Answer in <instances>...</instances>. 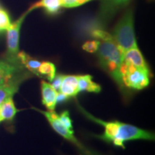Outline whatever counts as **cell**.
<instances>
[{
    "instance_id": "6da1fadb",
    "label": "cell",
    "mask_w": 155,
    "mask_h": 155,
    "mask_svg": "<svg viewBox=\"0 0 155 155\" xmlns=\"http://www.w3.org/2000/svg\"><path fill=\"white\" fill-rule=\"evenodd\" d=\"M78 106L81 113L84 114L88 119L104 127V133L100 135H96L95 137L106 142L111 143L116 147L124 149L125 143L129 141H152L154 139V134L151 131L144 130L136 126L124 123V122L118 121H106L97 119L95 116L87 112L79 104Z\"/></svg>"
},
{
    "instance_id": "7a4b0ae2",
    "label": "cell",
    "mask_w": 155,
    "mask_h": 155,
    "mask_svg": "<svg viewBox=\"0 0 155 155\" xmlns=\"http://www.w3.org/2000/svg\"><path fill=\"white\" fill-rule=\"evenodd\" d=\"M96 53L100 67L113 78L121 90L124 91L121 75L123 54L114 40L101 41Z\"/></svg>"
},
{
    "instance_id": "3957f363",
    "label": "cell",
    "mask_w": 155,
    "mask_h": 155,
    "mask_svg": "<svg viewBox=\"0 0 155 155\" xmlns=\"http://www.w3.org/2000/svg\"><path fill=\"white\" fill-rule=\"evenodd\" d=\"M111 36L122 54L131 48L137 47V43L134 32V19L131 9L126 12L119 19L114 27Z\"/></svg>"
},
{
    "instance_id": "277c9868",
    "label": "cell",
    "mask_w": 155,
    "mask_h": 155,
    "mask_svg": "<svg viewBox=\"0 0 155 155\" xmlns=\"http://www.w3.org/2000/svg\"><path fill=\"white\" fill-rule=\"evenodd\" d=\"M121 75L124 88L140 91L150 85V70L141 69L122 62Z\"/></svg>"
},
{
    "instance_id": "5b68a950",
    "label": "cell",
    "mask_w": 155,
    "mask_h": 155,
    "mask_svg": "<svg viewBox=\"0 0 155 155\" xmlns=\"http://www.w3.org/2000/svg\"><path fill=\"white\" fill-rule=\"evenodd\" d=\"M129 2L130 0H101L96 17L92 21L97 26L105 29L118 12L127 7Z\"/></svg>"
},
{
    "instance_id": "8992f818",
    "label": "cell",
    "mask_w": 155,
    "mask_h": 155,
    "mask_svg": "<svg viewBox=\"0 0 155 155\" xmlns=\"http://www.w3.org/2000/svg\"><path fill=\"white\" fill-rule=\"evenodd\" d=\"M29 12L27 11L25 14L18 19H17L15 22L12 23L10 27L7 30V53H6V59L9 61L18 63L19 62L17 55L19 50V35H20V30L22 28V23L27 15L29 14ZM20 63V62H19Z\"/></svg>"
},
{
    "instance_id": "52a82bcc",
    "label": "cell",
    "mask_w": 155,
    "mask_h": 155,
    "mask_svg": "<svg viewBox=\"0 0 155 155\" xmlns=\"http://www.w3.org/2000/svg\"><path fill=\"white\" fill-rule=\"evenodd\" d=\"M32 108H34L35 111L40 112V114L44 115L46 119L48 120V123L50 124V125L53 128V130L60 136H61L65 140L72 143L77 148L82 144L75 137L73 130H70V129H68L66 127H64L59 119V114H58L55 111H48H48H42L41 109H39V108H36L35 107Z\"/></svg>"
},
{
    "instance_id": "ba28073f",
    "label": "cell",
    "mask_w": 155,
    "mask_h": 155,
    "mask_svg": "<svg viewBox=\"0 0 155 155\" xmlns=\"http://www.w3.org/2000/svg\"><path fill=\"white\" fill-rule=\"evenodd\" d=\"M32 73L25 69L0 85V106L6 100L13 98L14 95L18 91L20 85L24 81L32 77Z\"/></svg>"
},
{
    "instance_id": "9c48e42d",
    "label": "cell",
    "mask_w": 155,
    "mask_h": 155,
    "mask_svg": "<svg viewBox=\"0 0 155 155\" xmlns=\"http://www.w3.org/2000/svg\"><path fill=\"white\" fill-rule=\"evenodd\" d=\"M25 70V67L19 62H12L6 58L0 60V85Z\"/></svg>"
},
{
    "instance_id": "30bf717a",
    "label": "cell",
    "mask_w": 155,
    "mask_h": 155,
    "mask_svg": "<svg viewBox=\"0 0 155 155\" xmlns=\"http://www.w3.org/2000/svg\"><path fill=\"white\" fill-rule=\"evenodd\" d=\"M40 89H41L42 104L47 108L48 111H55V106L57 105L56 98L58 92L50 83L45 81H41Z\"/></svg>"
},
{
    "instance_id": "8fae6325",
    "label": "cell",
    "mask_w": 155,
    "mask_h": 155,
    "mask_svg": "<svg viewBox=\"0 0 155 155\" xmlns=\"http://www.w3.org/2000/svg\"><path fill=\"white\" fill-rule=\"evenodd\" d=\"M123 62L127 65H132L136 68L149 70L144 56L137 46L127 50L123 54Z\"/></svg>"
},
{
    "instance_id": "7c38bea8",
    "label": "cell",
    "mask_w": 155,
    "mask_h": 155,
    "mask_svg": "<svg viewBox=\"0 0 155 155\" xmlns=\"http://www.w3.org/2000/svg\"><path fill=\"white\" fill-rule=\"evenodd\" d=\"M59 92L66 95L69 98H74L79 94L78 86V75H64Z\"/></svg>"
},
{
    "instance_id": "4fadbf2b",
    "label": "cell",
    "mask_w": 155,
    "mask_h": 155,
    "mask_svg": "<svg viewBox=\"0 0 155 155\" xmlns=\"http://www.w3.org/2000/svg\"><path fill=\"white\" fill-rule=\"evenodd\" d=\"M40 7H42L48 15H56L62 7L61 0H40L31 6L28 11L30 12Z\"/></svg>"
},
{
    "instance_id": "5bb4252c",
    "label": "cell",
    "mask_w": 155,
    "mask_h": 155,
    "mask_svg": "<svg viewBox=\"0 0 155 155\" xmlns=\"http://www.w3.org/2000/svg\"><path fill=\"white\" fill-rule=\"evenodd\" d=\"M78 86L80 93L87 91L98 94L101 91V87L93 81V77L91 75H78Z\"/></svg>"
},
{
    "instance_id": "9a60e30c",
    "label": "cell",
    "mask_w": 155,
    "mask_h": 155,
    "mask_svg": "<svg viewBox=\"0 0 155 155\" xmlns=\"http://www.w3.org/2000/svg\"><path fill=\"white\" fill-rule=\"evenodd\" d=\"M18 111L19 110L15 106L13 98L6 100L0 106V116L2 121L13 120Z\"/></svg>"
},
{
    "instance_id": "2e32d148",
    "label": "cell",
    "mask_w": 155,
    "mask_h": 155,
    "mask_svg": "<svg viewBox=\"0 0 155 155\" xmlns=\"http://www.w3.org/2000/svg\"><path fill=\"white\" fill-rule=\"evenodd\" d=\"M38 77L45 78L49 82H52L56 75V68L54 63L49 61H44L40 64L38 71Z\"/></svg>"
},
{
    "instance_id": "e0dca14e",
    "label": "cell",
    "mask_w": 155,
    "mask_h": 155,
    "mask_svg": "<svg viewBox=\"0 0 155 155\" xmlns=\"http://www.w3.org/2000/svg\"><path fill=\"white\" fill-rule=\"evenodd\" d=\"M9 15L7 11L0 8V32H4L8 30L11 25Z\"/></svg>"
},
{
    "instance_id": "ac0fdd59",
    "label": "cell",
    "mask_w": 155,
    "mask_h": 155,
    "mask_svg": "<svg viewBox=\"0 0 155 155\" xmlns=\"http://www.w3.org/2000/svg\"><path fill=\"white\" fill-rule=\"evenodd\" d=\"M101 44V41L98 40H93L86 41L83 45L82 48L83 50L89 53H96L99 48Z\"/></svg>"
},
{
    "instance_id": "d6986e66",
    "label": "cell",
    "mask_w": 155,
    "mask_h": 155,
    "mask_svg": "<svg viewBox=\"0 0 155 155\" xmlns=\"http://www.w3.org/2000/svg\"><path fill=\"white\" fill-rule=\"evenodd\" d=\"M59 119L64 127L70 130H73V122L68 111H64L62 112L61 114H59Z\"/></svg>"
},
{
    "instance_id": "ffe728a7",
    "label": "cell",
    "mask_w": 155,
    "mask_h": 155,
    "mask_svg": "<svg viewBox=\"0 0 155 155\" xmlns=\"http://www.w3.org/2000/svg\"><path fill=\"white\" fill-rule=\"evenodd\" d=\"M91 0H61L62 7L66 8H73L81 6Z\"/></svg>"
},
{
    "instance_id": "44dd1931",
    "label": "cell",
    "mask_w": 155,
    "mask_h": 155,
    "mask_svg": "<svg viewBox=\"0 0 155 155\" xmlns=\"http://www.w3.org/2000/svg\"><path fill=\"white\" fill-rule=\"evenodd\" d=\"M78 149L80 155H103L100 154L99 152H96V151L88 148L83 144H81L80 146L78 147Z\"/></svg>"
},
{
    "instance_id": "7402d4cb",
    "label": "cell",
    "mask_w": 155,
    "mask_h": 155,
    "mask_svg": "<svg viewBox=\"0 0 155 155\" xmlns=\"http://www.w3.org/2000/svg\"><path fill=\"white\" fill-rule=\"evenodd\" d=\"M64 75L59 74V75H55V78H53V80L52 81V86L58 92H59L60 88H61L62 81H63Z\"/></svg>"
},
{
    "instance_id": "603a6c76",
    "label": "cell",
    "mask_w": 155,
    "mask_h": 155,
    "mask_svg": "<svg viewBox=\"0 0 155 155\" xmlns=\"http://www.w3.org/2000/svg\"><path fill=\"white\" fill-rule=\"evenodd\" d=\"M69 98V97L67 96L66 95L62 94L61 92H58L57 95V98H56V102H57V104H63V103L67 101Z\"/></svg>"
},
{
    "instance_id": "cb8c5ba5",
    "label": "cell",
    "mask_w": 155,
    "mask_h": 155,
    "mask_svg": "<svg viewBox=\"0 0 155 155\" xmlns=\"http://www.w3.org/2000/svg\"><path fill=\"white\" fill-rule=\"evenodd\" d=\"M2 119L1 116H0V122H2Z\"/></svg>"
}]
</instances>
